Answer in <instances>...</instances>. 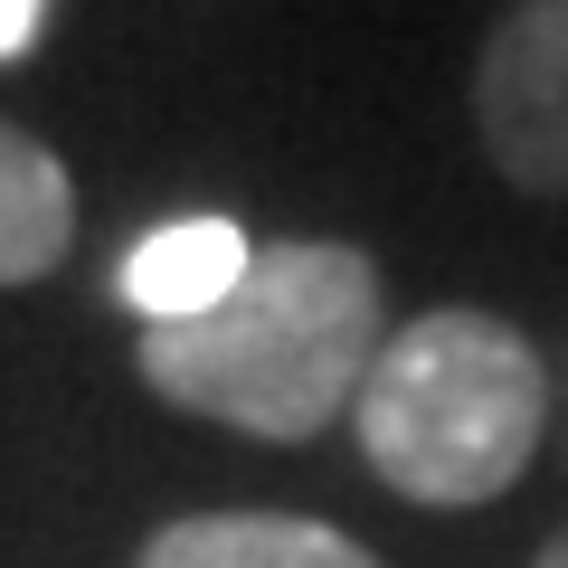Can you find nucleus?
Returning <instances> with one entry per match:
<instances>
[{"label": "nucleus", "instance_id": "nucleus-3", "mask_svg": "<svg viewBox=\"0 0 568 568\" xmlns=\"http://www.w3.org/2000/svg\"><path fill=\"white\" fill-rule=\"evenodd\" d=\"M474 133L521 200H568V0H511L474 58Z\"/></svg>", "mask_w": 568, "mask_h": 568}, {"label": "nucleus", "instance_id": "nucleus-8", "mask_svg": "<svg viewBox=\"0 0 568 568\" xmlns=\"http://www.w3.org/2000/svg\"><path fill=\"white\" fill-rule=\"evenodd\" d=\"M530 568H568V530H559V540H549V549H540V559H530Z\"/></svg>", "mask_w": 568, "mask_h": 568}, {"label": "nucleus", "instance_id": "nucleus-5", "mask_svg": "<svg viewBox=\"0 0 568 568\" xmlns=\"http://www.w3.org/2000/svg\"><path fill=\"white\" fill-rule=\"evenodd\" d=\"M77 246V181L39 133L0 123V284H39Z\"/></svg>", "mask_w": 568, "mask_h": 568}, {"label": "nucleus", "instance_id": "nucleus-7", "mask_svg": "<svg viewBox=\"0 0 568 568\" xmlns=\"http://www.w3.org/2000/svg\"><path fill=\"white\" fill-rule=\"evenodd\" d=\"M29 29H39V0H0V58H20Z\"/></svg>", "mask_w": 568, "mask_h": 568}, {"label": "nucleus", "instance_id": "nucleus-4", "mask_svg": "<svg viewBox=\"0 0 568 568\" xmlns=\"http://www.w3.org/2000/svg\"><path fill=\"white\" fill-rule=\"evenodd\" d=\"M133 568H379L351 530L304 521V511H190L152 530Z\"/></svg>", "mask_w": 568, "mask_h": 568}, {"label": "nucleus", "instance_id": "nucleus-2", "mask_svg": "<svg viewBox=\"0 0 568 568\" xmlns=\"http://www.w3.org/2000/svg\"><path fill=\"white\" fill-rule=\"evenodd\" d=\"M351 417H361V455L388 493L474 511L530 474L549 426V369L503 313L446 304L388 332Z\"/></svg>", "mask_w": 568, "mask_h": 568}, {"label": "nucleus", "instance_id": "nucleus-1", "mask_svg": "<svg viewBox=\"0 0 568 568\" xmlns=\"http://www.w3.org/2000/svg\"><path fill=\"white\" fill-rule=\"evenodd\" d=\"M379 351V265L342 237H284L246 256L237 294H219L190 323L142 332V379L190 417H219L265 446H304L342 407H361Z\"/></svg>", "mask_w": 568, "mask_h": 568}, {"label": "nucleus", "instance_id": "nucleus-6", "mask_svg": "<svg viewBox=\"0 0 568 568\" xmlns=\"http://www.w3.org/2000/svg\"><path fill=\"white\" fill-rule=\"evenodd\" d=\"M246 256H256V246H246L227 219H181V227H162L152 246H133L123 304H133L142 323H190V313H209L219 294H237Z\"/></svg>", "mask_w": 568, "mask_h": 568}]
</instances>
